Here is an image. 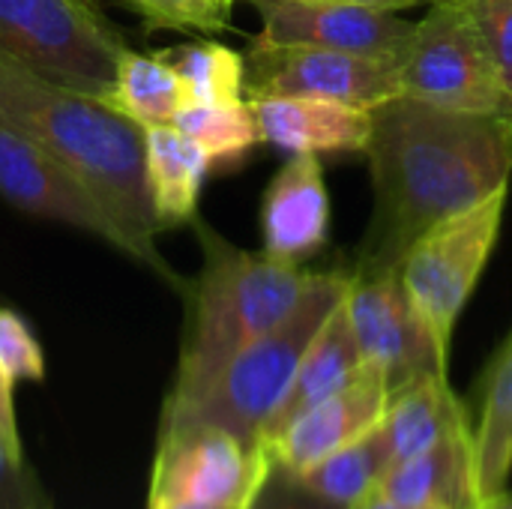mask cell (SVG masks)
Wrapping results in <instances>:
<instances>
[{"label": "cell", "instance_id": "obj_1", "mask_svg": "<svg viewBox=\"0 0 512 509\" xmlns=\"http://www.w3.org/2000/svg\"><path fill=\"white\" fill-rule=\"evenodd\" d=\"M375 210L351 273L393 270L435 222L510 186L512 117L393 96L372 111L363 147Z\"/></svg>", "mask_w": 512, "mask_h": 509}, {"label": "cell", "instance_id": "obj_2", "mask_svg": "<svg viewBox=\"0 0 512 509\" xmlns=\"http://www.w3.org/2000/svg\"><path fill=\"white\" fill-rule=\"evenodd\" d=\"M0 123L36 141L147 249L162 225L153 210L144 126L105 99L51 81L0 51Z\"/></svg>", "mask_w": 512, "mask_h": 509}, {"label": "cell", "instance_id": "obj_3", "mask_svg": "<svg viewBox=\"0 0 512 509\" xmlns=\"http://www.w3.org/2000/svg\"><path fill=\"white\" fill-rule=\"evenodd\" d=\"M201 243V273L189 285V327L162 417L192 408L222 369L273 330L306 294L312 273L273 255L246 252L201 216L192 219Z\"/></svg>", "mask_w": 512, "mask_h": 509}, {"label": "cell", "instance_id": "obj_4", "mask_svg": "<svg viewBox=\"0 0 512 509\" xmlns=\"http://www.w3.org/2000/svg\"><path fill=\"white\" fill-rule=\"evenodd\" d=\"M351 276L312 273L300 303L249 348H243L213 381V387L183 414L162 417V426H213L246 447H258L261 429L282 402L312 339L345 300Z\"/></svg>", "mask_w": 512, "mask_h": 509}, {"label": "cell", "instance_id": "obj_5", "mask_svg": "<svg viewBox=\"0 0 512 509\" xmlns=\"http://www.w3.org/2000/svg\"><path fill=\"white\" fill-rule=\"evenodd\" d=\"M507 192L510 186L492 192L468 210L435 222L426 234L417 237L399 264L402 288L444 366H450L456 321L498 243Z\"/></svg>", "mask_w": 512, "mask_h": 509}, {"label": "cell", "instance_id": "obj_6", "mask_svg": "<svg viewBox=\"0 0 512 509\" xmlns=\"http://www.w3.org/2000/svg\"><path fill=\"white\" fill-rule=\"evenodd\" d=\"M126 39L81 0H0V51L21 66L105 99Z\"/></svg>", "mask_w": 512, "mask_h": 509}, {"label": "cell", "instance_id": "obj_7", "mask_svg": "<svg viewBox=\"0 0 512 509\" xmlns=\"http://www.w3.org/2000/svg\"><path fill=\"white\" fill-rule=\"evenodd\" d=\"M399 90L450 111L512 117L510 87L459 0H429L399 63Z\"/></svg>", "mask_w": 512, "mask_h": 509}, {"label": "cell", "instance_id": "obj_8", "mask_svg": "<svg viewBox=\"0 0 512 509\" xmlns=\"http://www.w3.org/2000/svg\"><path fill=\"white\" fill-rule=\"evenodd\" d=\"M0 198H6L21 213L63 222L69 228L87 231L117 252L135 258L138 264L159 273L177 291H186V282L162 255L159 249H147L138 243L93 195L90 189L66 171L54 156H48L36 141L0 123Z\"/></svg>", "mask_w": 512, "mask_h": 509}, {"label": "cell", "instance_id": "obj_9", "mask_svg": "<svg viewBox=\"0 0 512 509\" xmlns=\"http://www.w3.org/2000/svg\"><path fill=\"white\" fill-rule=\"evenodd\" d=\"M273 477L270 453L213 426H162L150 474L153 504H249Z\"/></svg>", "mask_w": 512, "mask_h": 509}, {"label": "cell", "instance_id": "obj_10", "mask_svg": "<svg viewBox=\"0 0 512 509\" xmlns=\"http://www.w3.org/2000/svg\"><path fill=\"white\" fill-rule=\"evenodd\" d=\"M246 99L264 96H312L351 108L375 111L399 96V63L315 48V45H273L255 36L243 54Z\"/></svg>", "mask_w": 512, "mask_h": 509}, {"label": "cell", "instance_id": "obj_11", "mask_svg": "<svg viewBox=\"0 0 512 509\" xmlns=\"http://www.w3.org/2000/svg\"><path fill=\"white\" fill-rule=\"evenodd\" d=\"M345 294V309L354 327V339L366 366H375L390 390L420 378V375H447L450 366L441 363L426 327L420 324L402 279L399 267L351 273Z\"/></svg>", "mask_w": 512, "mask_h": 509}, {"label": "cell", "instance_id": "obj_12", "mask_svg": "<svg viewBox=\"0 0 512 509\" xmlns=\"http://www.w3.org/2000/svg\"><path fill=\"white\" fill-rule=\"evenodd\" d=\"M261 18V39L273 45H315L402 63L414 24L399 12L330 0H249Z\"/></svg>", "mask_w": 512, "mask_h": 509}, {"label": "cell", "instance_id": "obj_13", "mask_svg": "<svg viewBox=\"0 0 512 509\" xmlns=\"http://www.w3.org/2000/svg\"><path fill=\"white\" fill-rule=\"evenodd\" d=\"M387 399V378L375 366L363 363V369L342 390L303 411L270 444L261 447L270 453L273 471L279 477L297 480L336 450L372 432L387 411Z\"/></svg>", "mask_w": 512, "mask_h": 509}, {"label": "cell", "instance_id": "obj_14", "mask_svg": "<svg viewBox=\"0 0 512 509\" xmlns=\"http://www.w3.org/2000/svg\"><path fill=\"white\" fill-rule=\"evenodd\" d=\"M330 234V195L315 153H294L267 183L261 201L264 252L300 264L315 255Z\"/></svg>", "mask_w": 512, "mask_h": 509}, {"label": "cell", "instance_id": "obj_15", "mask_svg": "<svg viewBox=\"0 0 512 509\" xmlns=\"http://www.w3.org/2000/svg\"><path fill=\"white\" fill-rule=\"evenodd\" d=\"M261 141L288 153H363L372 111L312 96L249 99Z\"/></svg>", "mask_w": 512, "mask_h": 509}, {"label": "cell", "instance_id": "obj_16", "mask_svg": "<svg viewBox=\"0 0 512 509\" xmlns=\"http://www.w3.org/2000/svg\"><path fill=\"white\" fill-rule=\"evenodd\" d=\"M378 492L402 507L474 509L480 504L474 477V429L390 465Z\"/></svg>", "mask_w": 512, "mask_h": 509}, {"label": "cell", "instance_id": "obj_17", "mask_svg": "<svg viewBox=\"0 0 512 509\" xmlns=\"http://www.w3.org/2000/svg\"><path fill=\"white\" fill-rule=\"evenodd\" d=\"M363 369V357L354 339V327L345 309V300L333 309V315L324 321L318 336L312 339L309 351L303 354L282 402L270 414V420L261 429L258 444H270L288 423H294L303 411L324 402L336 390H342L357 372Z\"/></svg>", "mask_w": 512, "mask_h": 509}, {"label": "cell", "instance_id": "obj_18", "mask_svg": "<svg viewBox=\"0 0 512 509\" xmlns=\"http://www.w3.org/2000/svg\"><path fill=\"white\" fill-rule=\"evenodd\" d=\"M468 411L450 390L447 375H420L396 390H390L387 411L381 417V435L387 441L393 465L435 444L468 432Z\"/></svg>", "mask_w": 512, "mask_h": 509}, {"label": "cell", "instance_id": "obj_19", "mask_svg": "<svg viewBox=\"0 0 512 509\" xmlns=\"http://www.w3.org/2000/svg\"><path fill=\"white\" fill-rule=\"evenodd\" d=\"M144 165L156 219L162 231L192 225L207 168L213 165L201 144L174 123L144 126Z\"/></svg>", "mask_w": 512, "mask_h": 509}, {"label": "cell", "instance_id": "obj_20", "mask_svg": "<svg viewBox=\"0 0 512 509\" xmlns=\"http://www.w3.org/2000/svg\"><path fill=\"white\" fill-rule=\"evenodd\" d=\"M474 477L477 501L507 492L512 477V330L495 351L480 396V420L474 426Z\"/></svg>", "mask_w": 512, "mask_h": 509}, {"label": "cell", "instance_id": "obj_21", "mask_svg": "<svg viewBox=\"0 0 512 509\" xmlns=\"http://www.w3.org/2000/svg\"><path fill=\"white\" fill-rule=\"evenodd\" d=\"M105 102L138 126H159L177 117L186 105V90L168 54H141L126 48L117 60Z\"/></svg>", "mask_w": 512, "mask_h": 509}, {"label": "cell", "instance_id": "obj_22", "mask_svg": "<svg viewBox=\"0 0 512 509\" xmlns=\"http://www.w3.org/2000/svg\"><path fill=\"white\" fill-rule=\"evenodd\" d=\"M393 459L387 450V441L381 435V423L366 432L363 438L351 441L348 447L336 450L315 468H309L303 477L291 480L306 495L330 504V507L351 509L366 495H372L381 483V477L390 471Z\"/></svg>", "mask_w": 512, "mask_h": 509}, {"label": "cell", "instance_id": "obj_23", "mask_svg": "<svg viewBox=\"0 0 512 509\" xmlns=\"http://www.w3.org/2000/svg\"><path fill=\"white\" fill-rule=\"evenodd\" d=\"M168 57L186 90V105H216L246 99V60L240 51L204 39L174 48Z\"/></svg>", "mask_w": 512, "mask_h": 509}, {"label": "cell", "instance_id": "obj_24", "mask_svg": "<svg viewBox=\"0 0 512 509\" xmlns=\"http://www.w3.org/2000/svg\"><path fill=\"white\" fill-rule=\"evenodd\" d=\"M171 123L195 144H201L210 162H237L261 141L249 99L216 102V105H183Z\"/></svg>", "mask_w": 512, "mask_h": 509}, {"label": "cell", "instance_id": "obj_25", "mask_svg": "<svg viewBox=\"0 0 512 509\" xmlns=\"http://www.w3.org/2000/svg\"><path fill=\"white\" fill-rule=\"evenodd\" d=\"M237 0H126L150 30L222 33Z\"/></svg>", "mask_w": 512, "mask_h": 509}, {"label": "cell", "instance_id": "obj_26", "mask_svg": "<svg viewBox=\"0 0 512 509\" xmlns=\"http://www.w3.org/2000/svg\"><path fill=\"white\" fill-rule=\"evenodd\" d=\"M0 369L12 384L45 381V354L30 324L15 312L0 306Z\"/></svg>", "mask_w": 512, "mask_h": 509}, {"label": "cell", "instance_id": "obj_27", "mask_svg": "<svg viewBox=\"0 0 512 509\" xmlns=\"http://www.w3.org/2000/svg\"><path fill=\"white\" fill-rule=\"evenodd\" d=\"M486 39L512 93V0H459Z\"/></svg>", "mask_w": 512, "mask_h": 509}, {"label": "cell", "instance_id": "obj_28", "mask_svg": "<svg viewBox=\"0 0 512 509\" xmlns=\"http://www.w3.org/2000/svg\"><path fill=\"white\" fill-rule=\"evenodd\" d=\"M42 504H48V498L36 489L27 462L15 459L0 441V509H27Z\"/></svg>", "mask_w": 512, "mask_h": 509}, {"label": "cell", "instance_id": "obj_29", "mask_svg": "<svg viewBox=\"0 0 512 509\" xmlns=\"http://www.w3.org/2000/svg\"><path fill=\"white\" fill-rule=\"evenodd\" d=\"M285 480V477H282ZM288 483V489H270V480H267V486H264V492L258 495V501H255V507L252 509H339V507H330V504H324V501H318V498H312V495H306L300 486H294L291 480H285Z\"/></svg>", "mask_w": 512, "mask_h": 509}, {"label": "cell", "instance_id": "obj_30", "mask_svg": "<svg viewBox=\"0 0 512 509\" xmlns=\"http://www.w3.org/2000/svg\"><path fill=\"white\" fill-rule=\"evenodd\" d=\"M12 387H15V384H12L9 375L0 369V441H3V447H6L15 459H24V444H21L18 423H15Z\"/></svg>", "mask_w": 512, "mask_h": 509}, {"label": "cell", "instance_id": "obj_31", "mask_svg": "<svg viewBox=\"0 0 512 509\" xmlns=\"http://www.w3.org/2000/svg\"><path fill=\"white\" fill-rule=\"evenodd\" d=\"M330 3H357L369 9H384V12H402L408 6H417L420 0H330Z\"/></svg>", "mask_w": 512, "mask_h": 509}, {"label": "cell", "instance_id": "obj_32", "mask_svg": "<svg viewBox=\"0 0 512 509\" xmlns=\"http://www.w3.org/2000/svg\"><path fill=\"white\" fill-rule=\"evenodd\" d=\"M351 509H417V507H402V504H393V501H387L378 489L372 492V495H366L360 504H354ZM423 509H441V507H423Z\"/></svg>", "mask_w": 512, "mask_h": 509}, {"label": "cell", "instance_id": "obj_33", "mask_svg": "<svg viewBox=\"0 0 512 509\" xmlns=\"http://www.w3.org/2000/svg\"><path fill=\"white\" fill-rule=\"evenodd\" d=\"M255 501L249 504H192V501H180V504H153L147 509H252Z\"/></svg>", "mask_w": 512, "mask_h": 509}, {"label": "cell", "instance_id": "obj_34", "mask_svg": "<svg viewBox=\"0 0 512 509\" xmlns=\"http://www.w3.org/2000/svg\"><path fill=\"white\" fill-rule=\"evenodd\" d=\"M474 509H512V492H501L489 501H480Z\"/></svg>", "mask_w": 512, "mask_h": 509}, {"label": "cell", "instance_id": "obj_35", "mask_svg": "<svg viewBox=\"0 0 512 509\" xmlns=\"http://www.w3.org/2000/svg\"><path fill=\"white\" fill-rule=\"evenodd\" d=\"M81 3H87V6H99L96 0H81Z\"/></svg>", "mask_w": 512, "mask_h": 509}]
</instances>
